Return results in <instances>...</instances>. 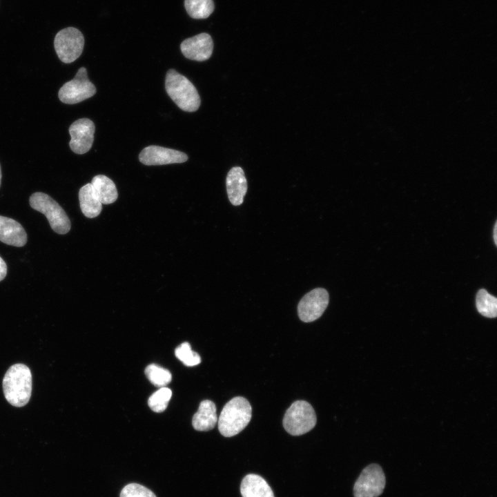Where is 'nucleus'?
Instances as JSON below:
<instances>
[{"label":"nucleus","mask_w":497,"mask_h":497,"mask_svg":"<svg viewBox=\"0 0 497 497\" xmlns=\"http://www.w3.org/2000/svg\"><path fill=\"white\" fill-rule=\"evenodd\" d=\"M3 393L7 401L12 406L26 405L32 393V373L23 364L11 366L3 379Z\"/></svg>","instance_id":"f257e3e1"},{"label":"nucleus","mask_w":497,"mask_h":497,"mask_svg":"<svg viewBox=\"0 0 497 497\" xmlns=\"http://www.w3.org/2000/svg\"><path fill=\"white\" fill-rule=\"evenodd\" d=\"M251 416L249 402L242 396L235 397L223 407L218 419V429L225 437L234 436L246 427Z\"/></svg>","instance_id":"f03ea898"},{"label":"nucleus","mask_w":497,"mask_h":497,"mask_svg":"<svg viewBox=\"0 0 497 497\" xmlns=\"http://www.w3.org/2000/svg\"><path fill=\"white\" fill-rule=\"evenodd\" d=\"M165 88L174 103L182 110L195 112L200 106V97L194 85L174 69L168 70Z\"/></svg>","instance_id":"7ed1b4c3"},{"label":"nucleus","mask_w":497,"mask_h":497,"mask_svg":"<svg viewBox=\"0 0 497 497\" xmlns=\"http://www.w3.org/2000/svg\"><path fill=\"white\" fill-rule=\"evenodd\" d=\"M30 206L43 213L48 219L52 229L59 234L67 233L71 226L70 221L60 205L48 195L36 192L29 199Z\"/></svg>","instance_id":"20e7f679"},{"label":"nucleus","mask_w":497,"mask_h":497,"mask_svg":"<svg viewBox=\"0 0 497 497\" xmlns=\"http://www.w3.org/2000/svg\"><path fill=\"white\" fill-rule=\"evenodd\" d=\"M316 420L313 407L305 400H297L287 409L283 418V426L289 434L300 436L311 430Z\"/></svg>","instance_id":"39448f33"},{"label":"nucleus","mask_w":497,"mask_h":497,"mask_svg":"<svg viewBox=\"0 0 497 497\" xmlns=\"http://www.w3.org/2000/svg\"><path fill=\"white\" fill-rule=\"evenodd\" d=\"M84 38L77 28L68 27L59 31L54 39V47L59 59L66 64L75 61L83 52Z\"/></svg>","instance_id":"423d86ee"},{"label":"nucleus","mask_w":497,"mask_h":497,"mask_svg":"<svg viewBox=\"0 0 497 497\" xmlns=\"http://www.w3.org/2000/svg\"><path fill=\"white\" fill-rule=\"evenodd\" d=\"M95 93L96 88L88 79L86 68L81 67L72 80L61 87L58 97L64 104H75L92 97Z\"/></svg>","instance_id":"0eeeda50"},{"label":"nucleus","mask_w":497,"mask_h":497,"mask_svg":"<svg viewBox=\"0 0 497 497\" xmlns=\"http://www.w3.org/2000/svg\"><path fill=\"white\" fill-rule=\"evenodd\" d=\"M386 479L382 467L378 464L367 466L353 486L354 497H378L385 487Z\"/></svg>","instance_id":"6e6552de"},{"label":"nucleus","mask_w":497,"mask_h":497,"mask_svg":"<svg viewBox=\"0 0 497 497\" xmlns=\"http://www.w3.org/2000/svg\"><path fill=\"white\" fill-rule=\"evenodd\" d=\"M329 301L327 291L316 288L307 293L298 305V313L304 322H311L318 319L327 309Z\"/></svg>","instance_id":"1a4fd4ad"},{"label":"nucleus","mask_w":497,"mask_h":497,"mask_svg":"<svg viewBox=\"0 0 497 497\" xmlns=\"http://www.w3.org/2000/svg\"><path fill=\"white\" fill-rule=\"evenodd\" d=\"M95 124L88 118L74 121L69 127L70 149L77 154H84L90 150L94 141Z\"/></svg>","instance_id":"9d476101"},{"label":"nucleus","mask_w":497,"mask_h":497,"mask_svg":"<svg viewBox=\"0 0 497 497\" xmlns=\"http://www.w3.org/2000/svg\"><path fill=\"white\" fill-rule=\"evenodd\" d=\"M140 162L147 166L183 163L188 160L186 153L162 146L151 145L139 155Z\"/></svg>","instance_id":"9b49d317"},{"label":"nucleus","mask_w":497,"mask_h":497,"mask_svg":"<svg viewBox=\"0 0 497 497\" xmlns=\"http://www.w3.org/2000/svg\"><path fill=\"white\" fill-rule=\"evenodd\" d=\"M180 49L187 59L203 61L211 57L213 41L208 34L203 32L183 41Z\"/></svg>","instance_id":"f8f14e48"},{"label":"nucleus","mask_w":497,"mask_h":497,"mask_svg":"<svg viewBox=\"0 0 497 497\" xmlns=\"http://www.w3.org/2000/svg\"><path fill=\"white\" fill-rule=\"evenodd\" d=\"M226 186L230 202L234 206L242 204L247 191V181L242 168L235 166L228 171Z\"/></svg>","instance_id":"ddd939ff"},{"label":"nucleus","mask_w":497,"mask_h":497,"mask_svg":"<svg viewBox=\"0 0 497 497\" xmlns=\"http://www.w3.org/2000/svg\"><path fill=\"white\" fill-rule=\"evenodd\" d=\"M0 241L8 245L21 247L27 242V234L18 222L0 215Z\"/></svg>","instance_id":"4468645a"},{"label":"nucleus","mask_w":497,"mask_h":497,"mask_svg":"<svg viewBox=\"0 0 497 497\" xmlns=\"http://www.w3.org/2000/svg\"><path fill=\"white\" fill-rule=\"evenodd\" d=\"M217 422L216 407L209 400L201 402L197 411L192 420L193 427L197 431H206L213 429Z\"/></svg>","instance_id":"2eb2a0df"},{"label":"nucleus","mask_w":497,"mask_h":497,"mask_svg":"<svg viewBox=\"0 0 497 497\" xmlns=\"http://www.w3.org/2000/svg\"><path fill=\"white\" fill-rule=\"evenodd\" d=\"M240 492L242 497H275L266 481L253 474H248L243 478Z\"/></svg>","instance_id":"dca6fc26"},{"label":"nucleus","mask_w":497,"mask_h":497,"mask_svg":"<svg viewBox=\"0 0 497 497\" xmlns=\"http://www.w3.org/2000/svg\"><path fill=\"white\" fill-rule=\"evenodd\" d=\"M79 200L81 212L86 217L94 218L100 214L102 204L95 194L91 183H88L80 188Z\"/></svg>","instance_id":"f3484780"},{"label":"nucleus","mask_w":497,"mask_h":497,"mask_svg":"<svg viewBox=\"0 0 497 497\" xmlns=\"http://www.w3.org/2000/svg\"><path fill=\"white\" fill-rule=\"evenodd\" d=\"M92 188L102 204L115 202L118 197L115 183L104 175L95 176L91 181Z\"/></svg>","instance_id":"a211bd4d"},{"label":"nucleus","mask_w":497,"mask_h":497,"mask_svg":"<svg viewBox=\"0 0 497 497\" xmlns=\"http://www.w3.org/2000/svg\"><path fill=\"white\" fill-rule=\"evenodd\" d=\"M476 305L478 311L483 316L493 318L497 314V300L485 289H480L476 295Z\"/></svg>","instance_id":"6ab92c4d"},{"label":"nucleus","mask_w":497,"mask_h":497,"mask_svg":"<svg viewBox=\"0 0 497 497\" xmlns=\"http://www.w3.org/2000/svg\"><path fill=\"white\" fill-rule=\"evenodd\" d=\"M184 6L188 14L193 19H205L214 10L213 0H185Z\"/></svg>","instance_id":"aec40b11"},{"label":"nucleus","mask_w":497,"mask_h":497,"mask_svg":"<svg viewBox=\"0 0 497 497\" xmlns=\"http://www.w3.org/2000/svg\"><path fill=\"white\" fill-rule=\"evenodd\" d=\"M145 374L149 381L157 387H166L172 380V375L168 369L155 364L146 367Z\"/></svg>","instance_id":"412c9836"},{"label":"nucleus","mask_w":497,"mask_h":497,"mask_svg":"<svg viewBox=\"0 0 497 497\" xmlns=\"http://www.w3.org/2000/svg\"><path fill=\"white\" fill-rule=\"evenodd\" d=\"M171 396L172 391L169 388L160 387L149 397L148 406L153 411L161 413L166 409Z\"/></svg>","instance_id":"4be33fe9"},{"label":"nucleus","mask_w":497,"mask_h":497,"mask_svg":"<svg viewBox=\"0 0 497 497\" xmlns=\"http://www.w3.org/2000/svg\"><path fill=\"white\" fill-rule=\"evenodd\" d=\"M175 356L186 366L193 367L201 362L199 355L191 349L188 342L179 344L175 351Z\"/></svg>","instance_id":"5701e85b"},{"label":"nucleus","mask_w":497,"mask_h":497,"mask_svg":"<svg viewBox=\"0 0 497 497\" xmlns=\"http://www.w3.org/2000/svg\"><path fill=\"white\" fill-rule=\"evenodd\" d=\"M120 497H156V496L151 490L142 485L130 483L121 489Z\"/></svg>","instance_id":"b1692460"},{"label":"nucleus","mask_w":497,"mask_h":497,"mask_svg":"<svg viewBox=\"0 0 497 497\" xmlns=\"http://www.w3.org/2000/svg\"><path fill=\"white\" fill-rule=\"evenodd\" d=\"M7 274V266L4 260L0 257V281L3 280Z\"/></svg>","instance_id":"393cba45"},{"label":"nucleus","mask_w":497,"mask_h":497,"mask_svg":"<svg viewBox=\"0 0 497 497\" xmlns=\"http://www.w3.org/2000/svg\"><path fill=\"white\" fill-rule=\"evenodd\" d=\"M496 228H497V222L495 223V225H494V242H495V244H496V245L497 244V240H496V238H497L496 233H497V231H496Z\"/></svg>","instance_id":"a878e982"},{"label":"nucleus","mask_w":497,"mask_h":497,"mask_svg":"<svg viewBox=\"0 0 497 497\" xmlns=\"http://www.w3.org/2000/svg\"><path fill=\"white\" fill-rule=\"evenodd\" d=\"M1 166H0V186H1Z\"/></svg>","instance_id":"bb28decb"}]
</instances>
